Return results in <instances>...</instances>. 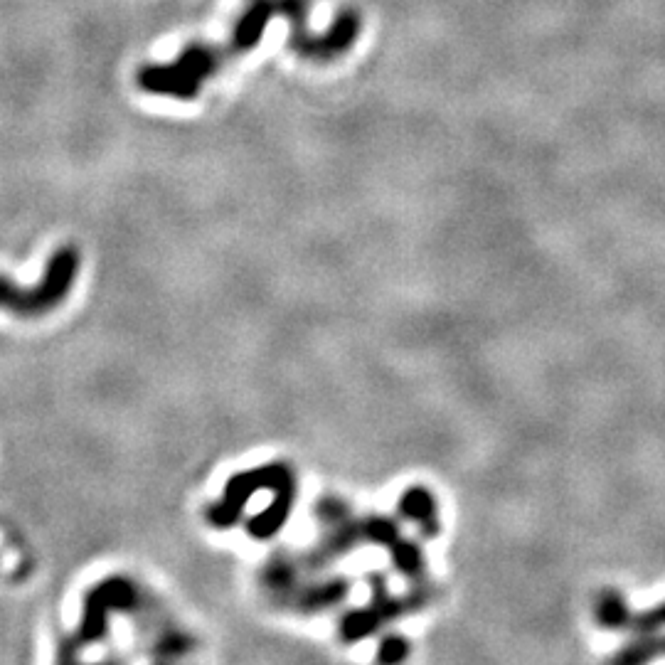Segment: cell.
<instances>
[{"label": "cell", "mask_w": 665, "mask_h": 665, "mask_svg": "<svg viewBox=\"0 0 665 665\" xmlns=\"http://www.w3.org/2000/svg\"><path fill=\"white\" fill-rule=\"evenodd\" d=\"M82 257L72 244L55 249L47 262L45 276L33 289H23L15 281L0 276V308L20 318H42L55 311L72 294V286L79 276Z\"/></svg>", "instance_id": "1"}, {"label": "cell", "mask_w": 665, "mask_h": 665, "mask_svg": "<svg viewBox=\"0 0 665 665\" xmlns=\"http://www.w3.org/2000/svg\"><path fill=\"white\" fill-rule=\"evenodd\" d=\"M360 28H363V18H360L358 10L343 8L338 10V15H335L326 33H308L291 45V52H296V55L308 62H318V65L335 62L358 42Z\"/></svg>", "instance_id": "2"}, {"label": "cell", "mask_w": 665, "mask_h": 665, "mask_svg": "<svg viewBox=\"0 0 665 665\" xmlns=\"http://www.w3.org/2000/svg\"><path fill=\"white\" fill-rule=\"evenodd\" d=\"M136 84L146 94L180 101L198 99L202 87V82L185 72L178 62H173V65H143L136 74Z\"/></svg>", "instance_id": "3"}, {"label": "cell", "mask_w": 665, "mask_h": 665, "mask_svg": "<svg viewBox=\"0 0 665 665\" xmlns=\"http://www.w3.org/2000/svg\"><path fill=\"white\" fill-rule=\"evenodd\" d=\"M276 18V0H249L247 8L237 18L230 37V50L232 57L244 55V52L254 50L262 42V37L269 28L271 20Z\"/></svg>", "instance_id": "4"}, {"label": "cell", "mask_w": 665, "mask_h": 665, "mask_svg": "<svg viewBox=\"0 0 665 665\" xmlns=\"http://www.w3.org/2000/svg\"><path fill=\"white\" fill-rule=\"evenodd\" d=\"M230 50L227 47H217V45H207V42H190L180 50L178 55V65L185 69L188 74H193L198 82H207V79L215 77L220 72L222 65L230 60Z\"/></svg>", "instance_id": "5"}, {"label": "cell", "mask_w": 665, "mask_h": 665, "mask_svg": "<svg viewBox=\"0 0 665 665\" xmlns=\"http://www.w3.org/2000/svg\"><path fill=\"white\" fill-rule=\"evenodd\" d=\"M597 621L604 629L621 631L631 629L633 614L619 592H604L597 601Z\"/></svg>", "instance_id": "6"}, {"label": "cell", "mask_w": 665, "mask_h": 665, "mask_svg": "<svg viewBox=\"0 0 665 665\" xmlns=\"http://www.w3.org/2000/svg\"><path fill=\"white\" fill-rule=\"evenodd\" d=\"M665 656V636H646L633 641L616 656L619 663H648Z\"/></svg>", "instance_id": "7"}, {"label": "cell", "mask_w": 665, "mask_h": 665, "mask_svg": "<svg viewBox=\"0 0 665 665\" xmlns=\"http://www.w3.org/2000/svg\"><path fill=\"white\" fill-rule=\"evenodd\" d=\"M402 508L407 510V515L412 518H419L424 525L434 530V503L432 498L427 496L424 491H412L402 498Z\"/></svg>", "instance_id": "8"}, {"label": "cell", "mask_w": 665, "mask_h": 665, "mask_svg": "<svg viewBox=\"0 0 665 665\" xmlns=\"http://www.w3.org/2000/svg\"><path fill=\"white\" fill-rule=\"evenodd\" d=\"M661 626H665V601L663 604H656L653 609L643 611V614L633 616L631 629L636 631H658Z\"/></svg>", "instance_id": "9"}]
</instances>
